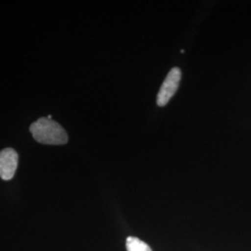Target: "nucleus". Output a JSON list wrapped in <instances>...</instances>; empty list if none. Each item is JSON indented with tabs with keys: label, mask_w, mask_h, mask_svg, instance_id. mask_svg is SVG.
Returning <instances> with one entry per match:
<instances>
[{
	"label": "nucleus",
	"mask_w": 251,
	"mask_h": 251,
	"mask_svg": "<svg viewBox=\"0 0 251 251\" xmlns=\"http://www.w3.org/2000/svg\"><path fill=\"white\" fill-rule=\"evenodd\" d=\"M36 142L49 145H63L68 142V135L62 126L52 119L41 117L30 126Z\"/></svg>",
	"instance_id": "nucleus-1"
},
{
	"label": "nucleus",
	"mask_w": 251,
	"mask_h": 251,
	"mask_svg": "<svg viewBox=\"0 0 251 251\" xmlns=\"http://www.w3.org/2000/svg\"><path fill=\"white\" fill-rule=\"evenodd\" d=\"M180 77H181V72L178 67L172 68L168 74L157 94L156 102L158 106L163 107L167 105L171 98L175 95L176 91L179 89Z\"/></svg>",
	"instance_id": "nucleus-2"
},
{
	"label": "nucleus",
	"mask_w": 251,
	"mask_h": 251,
	"mask_svg": "<svg viewBox=\"0 0 251 251\" xmlns=\"http://www.w3.org/2000/svg\"><path fill=\"white\" fill-rule=\"evenodd\" d=\"M19 155L12 148L0 151V177L5 180L12 179L18 167Z\"/></svg>",
	"instance_id": "nucleus-3"
},
{
	"label": "nucleus",
	"mask_w": 251,
	"mask_h": 251,
	"mask_svg": "<svg viewBox=\"0 0 251 251\" xmlns=\"http://www.w3.org/2000/svg\"><path fill=\"white\" fill-rule=\"evenodd\" d=\"M126 247L127 251H152L151 248L146 243L134 236H129L126 238Z\"/></svg>",
	"instance_id": "nucleus-4"
}]
</instances>
